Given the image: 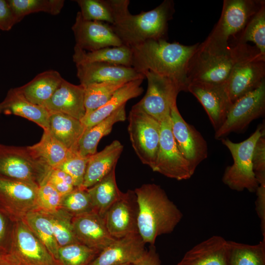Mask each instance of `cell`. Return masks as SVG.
Masks as SVG:
<instances>
[{"label":"cell","mask_w":265,"mask_h":265,"mask_svg":"<svg viewBox=\"0 0 265 265\" xmlns=\"http://www.w3.org/2000/svg\"><path fill=\"white\" fill-rule=\"evenodd\" d=\"M199 43L184 45L166 40H149L131 47L132 67L143 74L149 71L177 83L181 91H187L189 61Z\"/></svg>","instance_id":"obj_1"},{"label":"cell","mask_w":265,"mask_h":265,"mask_svg":"<svg viewBox=\"0 0 265 265\" xmlns=\"http://www.w3.org/2000/svg\"><path fill=\"white\" fill-rule=\"evenodd\" d=\"M114 20L111 27L123 45L132 47L149 40H167L168 22L175 12L172 0L148 11L132 14L128 0H106Z\"/></svg>","instance_id":"obj_2"},{"label":"cell","mask_w":265,"mask_h":265,"mask_svg":"<svg viewBox=\"0 0 265 265\" xmlns=\"http://www.w3.org/2000/svg\"><path fill=\"white\" fill-rule=\"evenodd\" d=\"M134 191L138 208V233L145 244L154 245L159 236L174 231L183 213L158 185L143 184Z\"/></svg>","instance_id":"obj_3"},{"label":"cell","mask_w":265,"mask_h":265,"mask_svg":"<svg viewBox=\"0 0 265 265\" xmlns=\"http://www.w3.org/2000/svg\"><path fill=\"white\" fill-rule=\"evenodd\" d=\"M257 52H259L256 48L237 42H233L228 49L222 51L204 49L198 45L189 63L188 84L193 82L226 84L235 65Z\"/></svg>","instance_id":"obj_4"},{"label":"cell","mask_w":265,"mask_h":265,"mask_svg":"<svg viewBox=\"0 0 265 265\" xmlns=\"http://www.w3.org/2000/svg\"><path fill=\"white\" fill-rule=\"evenodd\" d=\"M265 0H224L220 17L203 42L201 48L213 51H225L231 45L233 38L236 42L251 17Z\"/></svg>","instance_id":"obj_5"},{"label":"cell","mask_w":265,"mask_h":265,"mask_svg":"<svg viewBox=\"0 0 265 265\" xmlns=\"http://www.w3.org/2000/svg\"><path fill=\"white\" fill-rule=\"evenodd\" d=\"M265 134L264 125H260L246 139L235 143L229 139L222 138L221 142L229 150L233 164L228 166L222 176V182L230 189L238 191L245 189L255 192L259 183L253 169L252 154L259 137Z\"/></svg>","instance_id":"obj_6"},{"label":"cell","mask_w":265,"mask_h":265,"mask_svg":"<svg viewBox=\"0 0 265 265\" xmlns=\"http://www.w3.org/2000/svg\"><path fill=\"white\" fill-rule=\"evenodd\" d=\"M52 169L35 157L27 147L0 143V177L40 186L46 183Z\"/></svg>","instance_id":"obj_7"},{"label":"cell","mask_w":265,"mask_h":265,"mask_svg":"<svg viewBox=\"0 0 265 265\" xmlns=\"http://www.w3.org/2000/svg\"><path fill=\"white\" fill-rule=\"evenodd\" d=\"M128 131L136 155L152 170L159 147L160 122L134 105L129 113Z\"/></svg>","instance_id":"obj_8"},{"label":"cell","mask_w":265,"mask_h":265,"mask_svg":"<svg viewBox=\"0 0 265 265\" xmlns=\"http://www.w3.org/2000/svg\"><path fill=\"white\" fill-rule=\"evenodd\" d=\"M265 112V80L257 89L231 105L224 123L215 131V139H221L231 132L243 131L252 121L263 116Z\"/></svg>","instance_id":"obj_9"},{"label":"cell","mask_w":265,"mask_h":265,"mask_svg":"<svg viewBox=\"0 0 265 265\" xmlns=\"http://www.w3.org/2000/svg\"><path fill=\"white\" fill-rule=\"evenodd\" d=\"M147 80L145 96L135 105L159 122L170 115L177 97L181 91L172 80L151 71L143 73Z\"/></svg>","instance_id":"obj_10"},{"label":"cell","mask_w":265,"mask_h":265,"mask_svg":"<svg viewBox=\"0 0 265 265\" xmlns=\"http://www.w3.org/2000/svg\"><path fill=\"white\" fill-rule=\"evenodd\" d=\"M160 123L159 147L152 170L178 181L189 179L194 171L178 148L171 130L170 115Z\"/></svg>","instance_id":"obj_11"},{"label":"cell","mask_w":265,"mask_h":265,"mask_svg":"<svg viewBox=\"0 0 265 265\" xmlns=\"http://www.w3.org/2000/svg\"><path fill=\"white\" fill-rule=\"evenodd\" d=\"M264 80L265 57L259 52L238 61L226 83L231 105L238 98L257 89Z\"/></svg>","instance_id":"obj_12"},{"label":"cell","mask_w":265,"mask_h":265,"mask_svg":"<svg viewBox=\"0 0 265 265\" xmlns=\"http://www.w3.org/2000/svg\"><path fill=\"white\" fill-rule=\"evenodd\" d=\"M171 130L179 150L195 172L208 155L207 143L202 134L182 117L177 106L170 112Z\"/></svg>","instance_id":"obj_13"},{"label":"cell","mask_w":265,"mask_h":265,"mask_svg":"<svg viewBox=\"0 0 265 265\" xmlns=\"http://www.w3.org/2000/svg\"><path fill=\"white\" fill-rule=\"evenodd\" d=\"M138 208L134 191L128 190L109 208L104 219L106 228L114 238L138 233Z\"/></svg>","instance_id":"obj_14"},{"label":"cell","mask_w":265,"mask_h":265,"mask_svg":"<svg viewBox=\"0 0 265 265\" xmlns=\"http://www.w3.org/2000/svg\"><path fill=\"white\" fill-rule=\"evenodd\" d=\"M76 46L86 51L123 45L110 25L99 21L84 20L80 11L72 27Z\"/></svg>","instance_id":"obj_15"},{"label":"cell","mask_w":265,"mask_h":265,"mask_svg":"<svg viewBox=\"0 0 265 265\" xmlns=\"http://www.w3.org/2000/svg\"><path fill=\"white\" fill-rule=\"evenodd\" d=\"M187 91L201 104L215 131L218 130L224 123L231 105L226 84L193 82L189 83Z\"/></svg>","instance_id":"obj_16"},{"label":"cell","mask_w":265,"mask_h":265,"mask_svg":"<svg viewBox=\"0 0 265 265\" xmlns=\"http://www.w3.org/2000/svg\"><path fill=\"white\" fill-rule=\"evenodd\" d=\"M77 76L83 86L102 82L126 83L145 78L132 67L107 63L93 62L76 64Z\"/></svg>","instance_id":"obj_17"},{"label":"cell","mask_w":265,"mask_h":265,"mask_svg":"<svg viewBox=\"0 0 265 265\" xmlns=\"http://www.w3.org/2000/svg\"><path fill=\"white\" fill-rule=\"evenodd\" d=\"M10 251L24 265H59L24 221L17 224Z\"/></svg>","instance_id":"obj_18"},{"label":"cell","mask_w":265,"mask_h":265,"mask_svg":"<svg viewBox=\"0 0 265 265\" xmlns=\"http://www.w3.org/2000/svg\"><path fill=\"white\" fill-rule=\"evenodd\" d=\"M145 245L139 233L116 239L102 250L89 265L134 264L146 252Z\"/></svg>","instance_id":"obj_19"},{"label":"cell","mask_w":265,"mask_h":265,"mask_svg":"<svg viewBox=\"0 0 265 265\" xmlns=\"http://www.w3.org/2000/svg\"><path fill=\"white\" fill-rule=\"evenodd\" d=\"M72 224L80 243L100 251L116 239L108 232L104 218L93 211L73 216Z\"/></svg>","instance_id":"obj_20"},{"label":"cell","mask_w":265,"mask_h":265,"mask_svg":"<svg viewBox=\"0 0 265 265\" xmlns=\"http://www.w3.org/2000/svg\"><path fill=\"white\" fill-rule=\"evenodd\" d=\"M84 88L63 79L49 100L43 105L49 112L62 113L81 120L85 115Z\"/></svg>","instance_id":"obj_21"},{"label":"cell","mask_w":265,"mask_h":265,"mask_svg":"<svg viewBox=\"0 0 265 265\" xmlns=\"http://www.w3.org/2000/svg\"><path fill=\"white\" fill-rule=\"evenodd\" d=\"M49 112L43 106L34 105L27 100L18 87L10 88L0 102V114L15 115L26 118L49 130Z\"/></svg>","instance_id":"obj_22"},{"label":"cell","mask_w":265,"mask_h":265,"mask_svg":"<svg viewBox=\"0 0 265 265\" xmlns=\"http://www.w3.org/2000/svg\"><path fill=\"white\" fill-rule=\"evenodd\" d=\"M227 240L213 236L186 253L177 265H227Z\"/></svg>","instance_id":"obj_23"},{"label":"cell","mask_w":265,"mask_h":265,"mask_svg":"<svg viewBox=\"0 0 265 265\" xmlns=\"http://www.w3.org/2000/svg\"><path fill=\"white\" fill-rule=\"evenodd\" d=\"M123 150L121 142L115 140L100 152L89 156L81 187L88 188L106 176L116 167Z\"/></svg>","instance_id":"obj_24"},{"label":"cell","mask_w":265,"mask_h":265,"mask_svg":"<svg viewBox=\"0 0 265 265\" xmlns=\"http://www.w3.org/2000/svg\"><path fill=\"white\" fill-rule=\"evenodd\" d=\"M143 79L134 80L126 83L114 94L103 106L93 112L85 115L80 120L85 129H88L118 109L129 100L136 98L143 92L141 86Z\"/></svg>","instance_id":"obj_25"},{"label":"cell","mask_w":265,"mask_h":265,"mask_svg":"<svg viewBox=\"0 0 265 265\" xmlns=\"http://www.w3.org/2000/svg\"><path fill=\"white\" fill-rule=\"evenodd\" d=\"M49 113L48 131L69 151H77L79 141L86 129L81 121L62 113Z\"/></svg>","instance_id":"obj_26"},{"label":"cell","mask_w":265,"mask_h":265,"mask_svg":"<svg viewBox=\"0 0 265 265\" xmlns=\"http://www.w3.org/2000/svg\"><path fill=\"white\" fill-rule=\"evenodd\" d=\"M63 79L58 72L50 70L38 74L18 89L30 102L43 106L53 94Z\"/></svg>","instance_id":"obj_27"},{"label":"cell","mask_w":265,"mask_h":265,"mask_svg":"<svg viewBox=\"0 0 265 265\" xmlns=\"http://www.w3.org/2000/svg\"><path fill=\"white\" fill-rule=\"evenodd\" d=\"M126 119L125 105H124L95 125L86 129L78 143V153L83 157L95 154L100 140L110 133L115 123Z\"/></svg>","instance_id":"obj_28"},{"label":"cell","mask_w":265,"mask_h":265,"mask_svg":"<svg viewBox=\"0 0 265 265\" xmlns=\"http://www.w3.org/2000/svg\"><path fill=\"white\" fill-rule=\"evenodd\" d=\"M73 60L75 64L102 62L132 67V51L124 45L93 51H86L75 45Z\"/></svg>","instance_id":"obj_29"},{"label":"cell","mask_w":265,"mask_h":265,"mask_svg":"<svg viewBox=\"0 0 265 265\" xmlns=\"http://www.w3.org/2000/svg\"><path fill=\"white\" fill-rule=\"evenodd\" d=\"M115 168L92 186L87 188L93 211L104 218L109 208L122 195L115 178Z\"/></svg>","instance_id":"obj_30"},{"label":"cell","mask_w":265,"mask_h":265,"mask_svg":"<svg viewBox=\"0 0 265 265\" xmlns=\"http://www.w3.org/2000/svg\"><path fill=\"white\" fill-rule=\"evenodd\" d=\"M27 147L35 157L52 169L58 167L70 152L48 130L44 131L39 142Z\"/></svg>","instance_id":"obj_31"},{"label":"cell","mask_w":265,"mask_h":265,"mask_svg":"<svg viewBox=\"0 0 265 265\" xmlns=\"http://www.w3.org/2000/svg\"><path fill=\"white\" fill-rule=\"evenodd\" d=\"M227 265H265V239L250 245L227 240Z\"/></svg>","instance_id":"obj_32"},{"label":"cell","mask_w":265,"mask_h":265,"mask_svg":"<svg viewBox=\"0 0 265 265\" xmlns=\"http://www.w3.org/2000/svg\"><path fill=\"white\" fill-rule=\"evenodd\" d=\"M24 220L29 228L57 261L59 246L46 213L41 210H31L26 214Z\"/></svg>","instance_id":"obj_33"},{"label":"cell","mask_w":265,"mask_h":265,"mask_svg":"<svg viewBox=\"0 0 265 265\" xmlns=\"http://www.w3.org/2000/svg\"><path fill=\"white\" fill-rule=\"evenodd\" d=\"M39 186L28 182L0 177V196L24 206H37Z\"/></svg>","instance_id":"obj_34"},{"label":"cell","mask_w":265,"mask_h":265,"mask_svg":"<svg viewBox=\"0 0 265 265\" xmlns=\"http://www.w3.org/2000/svg\"><path fill=\"white\" fill-rule=\"evenodd\" d=\"M18 23L26 16L44 12L53 15L58 14L62 9L64 0H7Z\"/></svg>","instance_id":"obj_35"},{"label":"cell","mask_w":265,"mask_h":265,"mask_svg":"<svg viewBox=\"0 0 265 265\" xmlns=\"http://www.w3.org/2000/svg\"><path fill=\"white\" fill-rule=\"evenodd\" d=\"M248 41L253 42L265 57V3L251 17L235 42L247 44Z\"/></svg>","instance_id":"obj_36"},{"label":"cell","mask_w":265,"mask_h":265,"mask_svg":"<svg viewBox=\"0 0 265 265\" xmlns=\"http://www.w3.org/2000/svg\"><path fill=\"white\" fill-rule=\"evenodd\" d=\"M126 83L102 82L83 86L85 115L105 104L116 91Z\"/></svg>","instance_id":"obj_37"},{"label":"cell","mask_w":265,"mask_h":265,"mask_svg":"<svg viewBox=\"0 0 265 265\" xmlns=\"http://www.w3.org/2000/svg\"><path fill=\"white\" fill-rule=\"evenodd\" d=\"M46 213L59 247L80 243L74 231L72 224L73 216L71 214L62 209L53 212Z\"/></svg>","instance_id":"obj_38"},{"label":"cell","mask_w":265,"mask_h":265,"mask_svg":"<svg viewBox=\"0 0 265 265\" xmlns=\"http://www.w3.org/2000/svg\"><path fill=\"white\" fill-rule=\"evenodd\" d=\"M100 251L80 243L59 247L57 262L59 265H89Z\"/></svg>","instance_id":"obj_39"},{"label":"cell","mask_w":265,"mask_h":265,"mask_svg":"<svg viewBox=\"0 0 265 265\" xmlns=\"http://www.w3.org/2000/svg\"><path fill=\"white\" fill-rule=\"evenodd\" d=\"M62 209L73 216L93 211L92 204L87 189L75 187L62 196Z\"/></svg>","instance_id":"obj_40"},{"label":"cell","mask_w":265,"mask_h":265,"mask_svg":"<svg viewBox=\"0 0 265 265\" xmlns=\"http://www.w3.org/2000/svg\"><path fill=\"white\" fill-rule=\"evenodd\" d=\"M80 11L86 20L102 22L112 25L114 20L106 0H77Z\"/></svg>","instance_id":"obj_41"},{"label":"cell","mask_w":265,"mask_h":265,"mask_svg":"<svg viewBox=\"0 0 265 265\" xmlns=\"http://www.w3.org/2000/svg\"><path fill=\"white\" fill-rule=\"evenodd\" d=\"M88 157H83L77 151H71L64 161L57 168L68 174L75 187H82Z\"/></svg>","instance_id":"obj_42"},{"label":"cell","mask_w":265,"mask_h":265,"mask_svg":"<svg viewBox=\"0 0 265 265\" xmlns=\"http://www.w3.org/2000/svg\"><path fill=\"white\" fill-rule=\"evenodd\" d=\"M62 196L49 183L39 186L37 190V206L46 212H53L61 207Z\"/></svg>","instance_id":"obj_43"},{"label":"cell","mask_w":265,"mask_h":265,"mask_svg":"<svg viewBox=\"0 0 265 265\" xmlns=\"http://www.w3.org/2000/svg\"><path fill=\"white\" fill-rule=\"evenodd\" d=\"M254 172L259 184L265 182V134L257 141L252 154Z\"/></svg>","instance_id":"obj_44"},{"label":"cell","mask_w":265,"mask_h":265,"mask_svg":"<svg viewBox=\"0 0 265 265\" xmlns=\"http://www.w3.org/2000/svg\"><path fill=\"white\" fill-rule=\"evenodd\" d=\"M46 182L51 185L62 196L75 188L71 177L57 168L51 170Z\"/></svg>","instance_id":"obj_45"},{"label":"cell","mask_w":265,"mask_h":265,"mask_svg":"<svg viewBox=\"0 0 265 265\" xmlns=\"http://www.w3.org/2000/svg\"><path fill=\"white\" fill-rule=\"evenodd\" d=\"M17 23L7 0H0V30H10Z\"/></svg>","instance_id":"obj_46"},{"label":"cell","mask_w":265,"mask_h":265,"mask_svg":"<svg viewBox=\"0 0 265 265\" xmlns=\"http://www.w3.org/2000/svg\"><path fill=\"white\" fill-rule=\"evenodd\" d=\"M255 192L257 194L255 209L261 220V231L264 239H265V182L259 184Z\"/></svg>","instance_id":"obj_47"},{"label":"cell","mask_w":265,"mask_h":265,"mask_svg":"<svg viewBox=\"0 0 265 265\" xmlns=\"http://www.w3.org/2000/svg\"><path fill=\"white\" fill-rule=\"evenodd\" d=\"M132 265H161L155 246L150 245L142 257L136 263Z\"/></svg>","instance_id":"obj_48"},{"label":"cell","mask_w":265,"mask_h":265,"mask_svg":"<svg viewBox=\"0 0 265 265\" xmlns=\"http://www.w3.org/2000/svg\"><path fill=\"white\" fill-rule=\"evenodd\" d=\"M0 265H24L15 255L9 251H0Z\"/></svg>","instance_id":"obj_49"},{"label":"cell","mask_w":265,"mask_h":265,"mask_svg":"<svg viewBox=\"0 0 265 265\" xmlns=\"http://www.w3.org/2000/svg\"><path fill=\"white\" fill-rule=\"evenodd\" d=\"M5 232V223L4 219L0 214V240L2 238Z\"/></svg>","instance_id":"obj_50"},{"label":"cell","mask_w":265,"mask_h":265,"mask_svg":"<svg viewBox=\"0 0 265 265\" xmlns=\"http://www.w3.org/2000/svg\"><path fill=\"white\" fill-rule=\"evenodd\" d=\"M132 265V264H123V265Z\"/></svg>","instance_id":"obj_51"}]
</instances>
